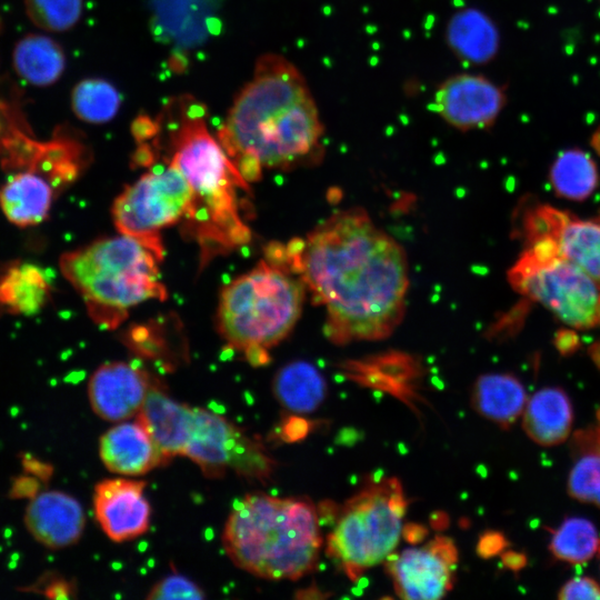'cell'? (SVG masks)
<instances>
[{"mask_svg":"<svg viewBox=\"0 0 600 600\" xmlns=\"http://www.w3.org/2000/svg\"><path fill=\"white\" fill-rule=\"evenodd\" d=\"M282 254L324 307V331L334 343L383 339L400 323L409 286L406 253L364 211L333 213L304 240L282 247Z\"/></svg>","mask_w":600,"mask_h":600,"instance_id":"cell-1","label":"cell"},{"mask_svg":"<svg viewBox=\"0 0 600 600\" xmlns=\"http://www.w3.org/2000/svg\"><path fill=\"white\" fill-rule=\"evenodd\" d=\"M324 126L300 70L277 53L257 59L218 140L248 181L262 169H291L322 157Z\"/></svg>","mask_w":600,"mask_h":600,"instance_id":"cell-2","label":"cell"},{"mask_svg":"<svg viewBox=\"0 0 600 600\" xmlns=\"http://www.w3.org/2000/svg\"><path fill=\"white\" fill-rule=\"evenodd\" d=\"M166 111L170 120V162L184 176L193 196L184 232L199 244L204 266L250 241L251 231L238 202V189L249 190L248 181L209 132L203 103L182 96L169 102Z\"/></svg>","mask_w":600,"mask_h":600,"instance_id":"cell-3","label":"cell"},{"mask_svg":"<svg viewBox=\"0 0 600 600\" xmlns=\"http://www.w3.org/2000/svg\"><path fill=\"white\" fill-rule=\"evenodd\" d=\"M320 512L306 497L254 492L234 503L222 533L231 561L270 580H297L312 572L323 539Z\"/></svg>","mask_w":600,"mask_h":600,"instance_id":"cell-4","label":"cell"},{"mask_svg":"<svg viewBox=\"0 0 600 600\" xmlns=\"http://www.w3.org/2000/svg\"><path fill=\"white\" fill-rule=\"evenodd\" d=\"M163 253V246L120 233L63 253L59 267L93 321L113 329L130 308L167 298L159 270Z\"/></svg>","mask_w":600,"mask_h":600,"instance_id":"cell-5","label":"cell"},{"mask_svg":"<svg viewBox=\"0 0 600 600\" xmlns=\"http://www.w3.org/2000/svg\"><path fill=\"white\" fill-rule=\"evenodd\" d=\"M291 272L282 264L262 260L220 293L219 332L254 367L269 362L267 350L290 333L301 314L304 283Z\"/></svg>","mask_w":600,"mask_h":600,"instance_id":"cell-6","label":"cell"},{"mask_svg":"<svg viewBox=\"0 0 600 600\" xmlns=\"http://www.w3.org/2000/svg\"><path fill=\"white\" fill-rule=\"evenodd\" d=\"M407 499L397 477L370 479L337 510L326 554L352 581L397 547Z\"/></svg>","mask_w":600,"mask_h":600,"instance_id":"cell-7","label":"cell"},{"mask_svg":"<svg viewBox=\"0 0 600 600\" xmlns=\"http://www.w3.org/2000/svg\"><path fill=\"white\" fill-rule=\"evenodd\" d=\"M511 287L576 329L600 327V280L559 256L548 241L526 246L508 272Z\"/></svg>","mask_w":600,"mask_h":600,"instance_id":"cell-8","label":"cell"},{"mask_svg":"<svg viewBox=\"0 0 600 600\" xmlns=\"http://www.w3.org/2000/svg\"><path fill=\"white\" fill-rule=\"evenodd\" d=\"M192 200L190 184L170 162L144 173L117 197L113 223L121 234L162 246L160 230L186 219Z\"/></svg>","mask_w":600,"mask_h":600,"instance_id":"cell-9","label":"cell"},{"mask_svg":"<svg viewBox=\"0 0 600 600\" xmlns=\"http://www.w3.org/2000/svg\"><path fill=\"white\" fill-rule=\"evenodd\" d=\"M182 456L197 463L208 478H221L231 470L246 480L266 483L277 468L261 441L202 408H193L191 432Z\"/></svg>","mask_w":600,"mask_h":600,"instance_id":"cell-10","label":"cell"},{"mask_svg":"<svg viewBox=\"0 0 600 600\" xmlns=\"http://www.w3.org/2000/svg\"><path fill=\"white\" fill-rule=\"evenodd\" d=\"M458 559L454 541L437 536L422 547L391 553L386 559V568L400 598L437 600L453 588Z\"/></svg>","mask_w":600,"mask_h":600,"instance_id":"cell-11","label":"cell"},{"mask_svg":"<svg viewBox=\"0 0 600 600\" xmlns=\"http://www.w3.org/2000/svg\"><path fill=\"white\" fill-rule=\"evenodd\" d=\"M521 234L526 244L550 241L560 257L600 280V219L582 220L552 206L538 203L522 213Z\"/></svg>","mask_w":600,"mask_h":600,"instance_id":"cell-12","label":"cell"},{"mask_svg":"<svg viewBox=\"0 0 600 600\" xmlns=\"http://www.w3.org/2000/svg\"><path fill=\"white\" fill-rule=\"evenodd\" d=\"M433 104L438 114L459 131L493 126L507 103L504 89L481 74L457 73L437 88Z\"/></svg>","mask_w":600,"mask_h":600,"instance_id":"cell-13","label":"cell"},{"mask_svg":"<svg viewBox=\"0 0 600 600\" xmlns=\"http://www.w3.org/2000/svg\"><path fill=\"white\" fill-rule=\"evenodd\" d=\"M146 484V481L117 478L102 480L94 487V514L111 540H132L148 530L151 509L143 493Z\"/></svg>","mask_w":600,"mask_h":600,"instance_id":"cell-14","label":"cell"},{"mask_svg":"<svg viewBox=\"0 0 600 600\" xmlns=\"http://www.w3.org/2000/svg\"><path fill=\"white\" fill-rule=\"evenodd\" d=\"M152 386L147 372L116 361L102 364L93 372L88 394L99 417L117 422L138 414Z\"/></svg>","mask_w":600,"mask_h":600,"instance_id":"cell-15","label":"cell"},{"mask_svg":"<svg viewBox=\"0 0 600 600\" xmlns=\"http://www.w3.org/2000/svg\"><path fill=\"white\" fill-rule=\"evenodd\" d=\"M30 534L50 549L76 543L82 536L86 517L77 499L61 491L39 492L24 511Z\"/></svg>","mask_w":600,"mask_h":600,"instance_id":"cell-16","label":"cell"},{"mask_svg":"<svg viewBox=\"0 0 600 600\" xmlns=\"http://www.w3.org/2000/svg\"><path fill=\"white\" fill-rule=\"evenodd\" d=\"M218 4L220 0H152L153 33L177 48L200 46L213 31Z\"/></svg>","mask_w":600,"mask_h":600,"instance_id":"cell-17","label":"cell"},{"mask_svg":"<svg viewBox=\"0 0 600 600\" xmlns=\"http://www.w3.org/2000/svg\"><path fill=\"white\" fill-rule=\"evenodd\" d=\"M99 452L107 469L122 476H141L169 462L138 420L119 423L103 433Z\"/></svg>","mask_w":600,"mask_h":600,"instance_id":"cell-18","label":"cell"},{"mask_svg":"<svg viewBox=\"0 0 600 600\" xmlns=\"http://www.w3.org/2000/svg\"><path fill=\"white\" fill-rule=\"evenodd\" d=\"M137 420L170 461L184 451L191 432L193 408L176 401L153 384Z\"/></svg>","mask_w":600,"mask_h":600,"instance_id":"cell-19","label":"cell"},{"mask_svg":"<svg viewBox=\"0 0 600 600\" xmlns=\"http://www.w3.org/2000/svg\"><path fill=\"white\" fill-rule=\"evenodd\" d=\"M444 39L451 52L468 64L489 63L500 48L496 23L477 8L454 12L447 22Z\"/></svg>","mask_w":600,"mask_h":600,"instance_id":"cell-20","label":"cell"},{"mask_svg":"<svg viewBox=\"0 0 600 600\" xmlns=\"http://www.w3.org/2000/svg\"><path fill=\"white\" fill-rule=\"evenodd\" d=\"M56 188L39 173H17L0 188L1 211L17 227L39 224L49 217Z\"/></svg>","mask_w":600,"mask_h":600,"instance_id":"cell-21","label":"cell"},{"mask_svg":"<svg viewBox=\"0 0 600 600\" xmlns=\"http://www.w3.org/2000/svg\"><path fill=\"white\" fill-rule=\"evenodd\" d=\"M573 410L567 392L558 387L538 390L522 413V427L528 437L544 447L556 446L570 434Z\"/></svg>","mask_w":600,"mask_h":600,"instance_id":"cell-22","label":"cell"},{"mask_svg":"<svg viewBox=\"0 0 600 600\" xmlns=\"http://www.w3.org/2000/svg\"><path fill=\"white\" fill-rule=\"evenodd\" d=\"M348 377L361 384L373 387L392 393L408 404L417 398V381L421 376V367L412 357L391 353L352 361L346 367Z\"/></svg>","mask_w":600,"mask_h":600,"instance_id":"cell-23","label":"cell"},{"mask_svg":"<svg viewBox=\"0 0 600 600\" xmlns=\"http://www.w3.org/2000/svg\"><path fill=\"white\" fill-rule=\"evenodd\" d=\"M527 401L523 384L510 373L482 374L471 391L473 409L503 429L510 428L518 420Z\"/></svg>","mask_w":600,"mask_h":600,"instance_id":"cell-24","label":"cell"},{"mask_svg":"<svg viewBox=\"0 0 600 600\" xmlns=\"http://www.w3.org/2000/svg\"><path fill=\"white\" fill-rule=\"evenodd\" d=\"M50 283L40 267L12 261L0 267V310L34 316L50 298Z\"/></svg>","mask_w":600,"mask_h":600,"instance_id":"cell-25","label":"cell"},{"mask_svg":"<svg viewBox=\"0 0 600 600\" xmlns=\"http://www.w3.org/2000/svg\"><path fill=\"white\" fill-rule=\"evenodd\" d=\"M272 392L279 403L292 413H311L323 402L327 383L323 376L311 363L292 361L276 373Z\"/></svg>","mask_w":600,"mask_h":600,"instance_id":"cell-26","label":"cell"},{"mask_svg":"<svg viewBox=\"0 0 600 600\" xmlns=\"http://www.w3.org/2000/svg\"><path fill=\"white\" fill-rule=\"evenodd\" d=\"M13 69L26 82L44 87L58 81L66 68L61 46L42 34H28L13 49Z\"/></svg>","mask_w":600,"mask_h":600,"instance_id":"cell-27","label":"cell"},{"mask_svg":"<svg viewBox=\"0 0 600 600\" xmlns=\"http://www.w3.org/2000/svg\"><path fill=\"white\" fill-rule=\"evenodd\" d=\"M549 180L559 197L583 201L597 189L599 172L589 153L571 148L558 154L550 168Z\"/></svg>","mask_w":600,"mask_h":600,"instance_id":"cell-28","label":"cell"},{"mask_svg":"<svg viewBox=\"0 0 600 600\" xmlns=\"http://www.w3.org/2000/svg\"><path fill=\"white\" fill-rule=\"evenodd\" d=\"M549 550L561 561L581 564L600 553V536L590 520L569 517L552 531Z\"/></svg>","mask_w":600,"mask_h":600,"instance_id":"cell-29","label":"cell"},{"mask_svg":"<svg viewBox=\"0 0 600 600\" xmlns=\"http://www.w3.org/2000/svg\"><path fill=\"white\" fill-rule=\"evenodd\" d=\"M120 106L119 91L104 79H83L71 92V107L74 114L88 123L100 124L112 120Z\"/></svg>","mask_w":600,"mask_h":600,"instance_id":"cell-30","label":"cell"},{"mask_svg":"<svg viewBox=\"0 0 600 600\" xmlns=\"http://www.w3.org/2000/svg\"><path fill=\"white\" fill-rule=\"evenodd\" d=\"M573 452L578 457L568 477V492L580 502L600 507V451L579 449Z\"/></svg>","mask_w":600,"mask_h":600,"instance_id":"cell-31","label":"cell"},{"mask_svg":"<svg viewBox=\"0 0 600 600\" xmlns=\"http://www.w3.org/2000/svg\"><path fill=\"white\" fill-rule=\"evenodd\" d=\"M27 16L38 28L62 32L80 19L83 0H23Z\"/></svg>","mask_w":600,"mask_h":600,"instance_id":"cell-32","label":"cell"},{"mask_svg":"<svg viewBox=\"0 0 600 600\" xmlns=\"http://www.w3.org/2000/svg\"><path fill=\"white\" fill-rule=\"evenodd\" d=\"M203 590L184 576L173 573L157 582L149 593V600H191L203 599Z\"/></svg>","mask_w":600,"mask_h":600,"instance_id":"cell-33","label":"cell"},{"mask_svg":"<svg viewBox=\"0 0 600 600\" xmlns=\"http://www.w3.org/2000/svg\"><path fill=\"white\" fill-rule=\"evenodd\" d=\"M29 592L41 593L51 599H70L73 597L74 584L57 573H44L34 584L24 588Z\"/></svg>","mask_w":600,"mask_h":600,"instance_id":"cell-34","label":"cell"},{"mask_svg":"<svg viewBox=\"0 0 600 600\" xmlns=\"http://www.w3.org/2000/svg\"><path fill=\"white\" fill-rule=\"evenodd\" d=\"M558 599H598L600 600V586L590 577H579L568 580L559 590Z\"/></svg>","mask_w":600,"mask_h":600,"instance_id":"cell-35","label":"cell"},{"mask_svg":"<svg viewBox=\"0 0 600 600\" xmlns=\"http://www.w3.org/2000/svg\"><path fill=\"white\" fill-rule=\"evenodd\" d=\"M509 544L504 534L500 531H486L478 541L477 552L482 558H491L502 552Z\"/></svg>","mask_w":600,"mask_h":600,"instance_id":"cell-36","label":"cell"},{"mask_svg":"<svg viewBox=\"0 0 600 600\" xmlns=\"http://www.w3.org/2000/svg\"><path fill=\"white\" fill-rule=\"evenodd\" d=\"M40 481L31 474L17 477L13 479L9 496L14 499H32L40 492Z\"/></svg>","mask_w":600,"mask_h":600,"instance_id":"cell-37","label":"cell"},{"mask_svg":"<svg viewBox=\"0 0 600 600\" xmlns=\"http://www.w3.org/2000/svg\"><path fill=\"white\" fill-rule=\"evenodd\" d=\"M572 449H597L600 451V427L579 430L573 434Z\"/></svg>","mask_w":600,"mask_h":600,"instance_id":"cell-38","label":"cell"},{"mask_svg":"<svg viewBox=\"0 0 600 600\" xmlns=\"http://www.w3.org/2000/svg\"><path fill=\"white\" fill-rule=\"evenodd\" d=\"M21 462L28 474H31L41 481L49 480L52 474L53 469L50 464L44 463L30 454L23 453Z\"/></svg>","mask_w":600,"mask_h":600,"instance_id":"cell-39","label":"cell"},{"mask_svg":"<svg viewBox=\"0 0 600 600\" xmlns=\"http://www.w3.org/2000/svg\"><path fill=\"white\" fill-rule=\"evenodd\" d=\"M308 422L304 419L292 416L288 418L281 429V433L287 441H294L306 437L308 433Z\"/></svg>","mask_w":600,"mask_h":600,"instance_id":"cell-40","label":"cell"},{"mask_svg":"<svg viewBox=\"0 0 600 600\" xmlns=\"http://www.w3.org/2000/svg\"><path fill=\"white\" fill-rule=\"evenodd\" d=\"M556 347L563 356L573 353L579 347V340L572 332H559L556 338Z\"/></svg>","mask_w":600,"mask_h":600,"instance_id":"cell-41","label":"cell"},{"mask_svg":"<svg viewBox=\"0 0 600 600\" xmlns=\"http://www.w3.org/2000/svg\"><path fill=\"white\" fill-rule=\"evenodd\" d=\"M501 560L506 568L514 572L522 570L528 563V558L526 553L518 551L503 552L501 554Z\"/></svg>","mask_w":600,"mask_h":600,"instance_id":"cell-42","label":"cell"},{"mask_svg":"<svg viewBox=\"0 0 600 600\" xmlns=\"http://www.w3.org/2000/svg\"><path fill=\"white\" fill-rule=\"evenodd\" d=\"M403 532H406L407 539L412 542L420 541L427 533L426 529L417 524L407 526Z\"/></svg>","mask_w":600,"mask_h":600,"instance_id":"cell-43","label":"cell"},{"mask_svg":"<svg viewBox=\"0 0 600 600\" xmlns=\"http://www.w3.org/2000/svg\"><path fill=\"white\" fill-rule=\"evenodd\" d=\"M590 354L593 360V362L597 364V367L600 369V343L594 344L590 349Z\"/></svg>","mask_w":600,"mask_h":600,"instance_id":"cell-44","label":"cell"},{"mask_svg":"<svg viewBox=\"0 0 600 600\" xmlns=\"http://www.w3.org/2000/svg\"><path fill=\"white\" fill-rule=\"evenodd\" d=\"M592 148L600 154V127L593 132L591 137Z\"/></svg>","mask_w":600,"mask_h":600,"instance_id":"cell-45","label":"cell"},{"mask_svg":"<svg viewBox=\"0 0 600 600\" xmlns=\"http://www.w3.org/2000/svg\"><path fill=\"white\" fill-rule=\"evenodd\" d=\"M596 416H597V419H598V421H599V423H600V407H599V409L597 410Z\"/></svg>","mask_w":600,"mask_h":600,"instance_id":"cell-46","label":"cell"}]
</instances>
